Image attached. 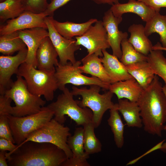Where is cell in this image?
Listing matches in <instances>:
<instances>
[{"label": "cell", "mask_w": 166, "mask_h": 166, "mask_svg": "<svg viewBox=\"0 0 166 166\" xmlns=\"http://www.w3.org/2000/svg\"><path fill=\"white\" fill-rule=\"evenodd\" d=\"M26 10L38 14L44 13L48 4L47 0H22Z\"/></svg>", "instance_id": "cell-33"}, {"label": "cell", "mask_w": 166, "mask_h": 166, "mask_svg": "<svg viewBox=\"0 0 166 166\" xmlns=\"http://www.w3.org/2000/svg\"><path fill=\"white\" fill-rule=\"evenodd\" d=\"M84 129L83 127L76 128L73 135L69 136L67 144L71 150L73 156L63 164V166H90L87 161L89 155L84 149Z\"/></svg>", "instance_id": "cell-16"}, {"label": "cell", "mask_w": 166, "mask_h": 166, "mask_svg": "<svg viewBox=\"0 0 166 166\" xmlns=\"http://www.w3.org/2000/svg\"><path fill=\"white\" fill-rule=\"evenodd\" d=\"M53 24L57 31L62 36L67 39H71L74 37L83 35L89 28L97 20L91 18L82 23H76L71 22H60L51 17Z\"/></svg>", "instance_id": "cell-22"}, {"label": "cell", "mask_w": 166, "mask_h": 166, "mask_svg": "<svg viewBox=\"0 0 166 166\" xmlns=\"http://www.w3.org/2000/svg\"><path fill=\"white\" fill-rule=\"evenodd\" d=\"M71 0H51L44 13L47 16H53L54 12Z\"/></svg>", "instance_id": "cell-35"}, {"label": "cell", "mask_w": 166, "mask_h": 166, "mask_svg": "<svg viewBox=\"0 0 166 166\" xmlns=\"http://www.w3.org/2000/svg\"><path fill=\"white\" fill-rule=\"evenodd\" d=\"M117 109L123 116L128 127L141 128L143 126L140 109L137 102L126 99L118 100Z\"/></svg>", "instance_id": "cell-23"}, {"label": "cell", "mask_w": 166, "mask_h": 166, "mask_svg": "<svg viewBox=\"0 0 166 166\" xmlns=\"http://www.w3.org/2000/svg\"><path fill=\"white\" fill-rule=\"evenodd\" d=\"M160 49L162 50H164L166 51V48H164L162 46L161 44L158 42L155 45H153L152 47V49Z\"/></svg>", "instance_id": "cell-41"}, {"label": "cell", "mask_w": 166, "mask_h": 166, "mask_svg": "<svg viewBox=\"0 0 166 166\" xmlns=\"http://www.w3.org/2000/svg\"><path fill=\"white\" fill-rule=\"evenodd\" d=\"M0 0L1 1H2V0Z\"/></svg>", "instance_id": "cell-44"}, {"label": "cell", "mask_w": 166, "mask_h": 166, "mask_svg": "<svg viewBox=\"0 0 166 166\" xmlns=\"http://www.w3.org/2000/svg\"><path fill=\"white\" fill-rule=\"evenodd\" d=\"M26 46L19 36L18 31L0 35V52L6 55L26 48Z\"/></svg>", "instance_id": "cell-27"}, {"label": "cell", "mask_w": 166, "mask_h": 166, "mask_svg": "<svg viewBox=\"0 0 166 166\" xmlns=\"http://www.w3.org/2000/svg\"><path fill=\"white\" fill-rule=\"evenodd\" d=\"M18 32L19 37L25 43L27 49L25 62L37 68L36 52L44 39L49 37L48 30L42 27H37Z\"/></svg>", "instance_id": "cell-15"}, {"label": "cell", "mask_w": 166, "mask_h": 166, "mask_svg": "<svg viewBox=\"0 0 166 166\" xmlns=\"http://www.w3.org/2000/svg\"><path fill=\"white\" fill-rule=\"evenodd\" d=\"M102 52V62L113 83L133 78L116 56L109 53L106 50H103Z\"/></svg>", "instance_id": "cell-20"}, {"label": "cell", "mask_w": 166, "mask_h": 166, "mask_svg": "<svg viewBox=\"0 0 166 166\" xmlns=\"http://www.w3.org/2000/svg\"><path fill=\"white\" fill-rule=\"evenodd\" d=\"M0 137L8 140L15 144L7 115H0Z\"/></svg>", "instance_id": "cell-34"}, {"label": "cell", "mask_w": 166, "mask_h": 166, "mask_svg": "<svg viewBox=\"0 0 166 166\" xmlns=\"http://www.w3.org/2000/svg\"><path fill=\"white\" fill-rule=\"evenodd\" d=\"M27 52L26 48L14 56H0V95H3L5 91L11 87L14 82L11 77L14 74H17L19 66L25 62Z\"/></svg>", "instance_id": "cell-12"}, {"label": "cell", "mask_w": 166, "mask_h": 166, "mask_svg": "<svg viewBox=\"0 0 166 166\" xmlns=\"http://www.w3.org/2000/svg\"><path fill=\"white\" fill-rule=\"evenodd\" d=\"M12 100L4 95H0V115H8L11 107Z\"/></svg>", "instance_id": "cell-36"}, {"label": "cell", "mask_w": 166, "mask_h": 166, "mask_svg": "<svg viewBox=\"0 0 166 166\" xmlns=\"http://www.w3.org/2000/svg\"><path fill=\"white\" fill-rule=\"evenodd\" d=\"M98 4H108L112 6L119 2V0H91Z\"/></svg>", "instance_id": "cell-40"}, {"label": "cell", "mask_w": 166, "mask_h": 166, "mask_svg": "<svg viewBox=\"0 0 166 166\" xmlns=\"http://www.w3.org/2000/svg\"><path fill=\"white\" fill-rule=\"evenodd\" d=\"M51 17H46L45 21L47 26L49 37L58 54L59 63L64 65L70 61L74 64L77 61L75 53L80 49V45L77 44L76 39H67L61 35L54 28Z\"/></svg>", "instance_id": "cell-11"}, {"label": "cell", "mask_w": 166, "mask_h": 166, "mask_svg": "<svg viewBox=\"0 0 166 166\" xmlns=\"http://www.w3.org/2000/svg\"><path fill=\"white\" fill-rule=\"evenodd\" d=\"M53 116V112L47 106L42 107L38 113L24 117L8 115L15 144H20L31 133L50 121Z\"/></svg>", "instance_id": "cell-7"}, {"label": "cell", "mask_w": 166, "mask_h": 166, "mask_svg": "<svg viewBox=\"0 0 166 166\" xmlns=\"http://www.w3.org/2000/svg\"><path fill=\"white\" fill-rule=\"evenodd\" d=\"M6 151H0V166H8Z\"/></svg>", "instance_id": "cell-39"}, {"label": "cell", "mask_w": 166, "mask_h": 166, "mask_svg": "<svg viewBox=\"0 0 166 166\" xmlns=\"http://www.w3.org/2000/svg\"><path fill=\"white\" fill-rule=\"evenodd\" d=\"M17 78L3 94L12 99L15 104L14 106L11 107L10 114L21 117L38 113L46 104V101L31 93L22 77L17 75Z\"/></svg>", "instance_id": "cell-4"}, {"label": "cell", "mask_w": 166, "mask_h": 166, "mask_svg": "<svg viewBox=\"0 0 166 166\" xmlns=\"http://www.w3.org/2000/svg\"><path fill=\"white\" fill-rule=\"evenodd\" d=\"M9 166H62L68 159L65 152L51 143L28 141L6 152Z\"/></svg>", "instance_id": "cell-1"}, {"label": "cell", "mask_w": 166, "mask_h": 166, "mask_svg": "<svg viewBox=\"0 0 166 166\" xmlns=\"http://www.w3.org/2000/svg\"><path fill=\"white\" fill-rule=\"evenodd\" d=\"M70 130L69 127L64 126L63 124L53 118L31 133L22 143L28 141L51 143L63 150L68 158H69L73 156L67 144L68 138L71 135Z\"/></svg>", "instance_id": "cell-8"}, {"label": "cell", "mask_w": 166, "mask_h": 166, "mask_svg": "<svg viewBox=\"0 0 166 166\" xmlns=\"http://www.w3.org/2000/svg\"><path fill=\"white\" fill-rule=\"evenodd\" d=\"M121 46L122 55L120 60L124 65L147 61V56L136 51L128 42V38H124L122 41Z\"/></svg>", "instance_id": "cell-31"}, {"label": "cell", "mask_w": 166, "mask_h": 166, "mask_svg": "<svg viewBox=\"0 0 166 166\" xmlns=\"http://www.w3.org/2000/svg\"><path fill=\"white\" fill-rule=\"evenodd\" d=\"M144 32L148 37L153 33L159 35L162 46L166 48V15H162L157 11L153 16L146 22Z\"/></svg>", "instance_id": "cell-26"}, {"label": "cell", "mask_w": 166, "mask_h": 166, "mask_svg": "<svg viewBox=\"0 0 166 166\" xmlns=\"http://www.w3.org/2000/svg\"><path fill=\"white\" fill-rule=\"evenodd\" d=\"M145 3L156 11L160 12L161 8H166V0H138Z\"/></svg>", "instance_id": "cell-37"}, {"label": "cell", "mask_w": 166, "mask_h": 166, "mask_svg": "<svg viewBox=\"0 0 166 166\" xmlns=\"http://www.w3.org/2000/svg\"><path fill=\"white\" fill-rule=\"evenodd\" d=\"M125 66L129 73L143 89L147 88L151 84L155 75L147 61L138 62Z\"/></svg>", "instance_id": "cell-25"}, {"label": "cell", "mask_w": 166, "mask_h": 166, "mask_svg": "<svg viewBox=\"0 0 166 166\" xmlns=\"http://www.w3.org/2000/svg\"><path fill=\"white\" fill-rule=\"evenodd\" d=\"M81 61L82 65H80L79 68L81 73L90 74L105 83H113L102 62L101 57L95 54H88Z\"/></svg>", "instance_id": "cell-21"}, {"label": "cell", "mask_w": 166, "mask_h": 166, "mask_svg": "<svg viewBox=\"0 0 166 166\" xmlns=\"http://www.w3.org/2000/svg\"><path fill=\"white\" fill-rule=\"evenodd\" d=\"M58 54L49 37L45 38L39 47L36 54L38 69L47 71L55 69L59 63Z\"/></svg>", "instance_id": "cell-18"}, {"label": "cell", "mask_w": 166, "mask_h": 166, "mask_svg": "<svg viewBox=\"0 0 166 166\" xmlns=\"http://www.w3.org/2000/svg\"><path fill=\"white\" fill-rule=\"evenodd\" d=\"M110 9L116 17H121L125 13H132L138 15L146 22L157 12L145 3L138 0H128L124 3L118 2L112 5Z\"/></svg>", "instance_id": "cell-17"}, {"label": "cell", "mask_w": 166, "mask_h": 166, "mask_svg": "<svg viewBox=\"0 0 166 166\" xmlns=\"http://www.w3.org/2000/svg\"><path fill=\"white\" fill-rule=\"evenodd\" d=\"M77 43L86 49L88 54H95L102 57V51L110 47L106 31L102 21H97L81 36L75 37Z\"/></svg>", "instance_id": "cell-10"}, {"label": "cell", "mask_w": 166, "mask_h": 166, "mask_svg": "<svg viewBox=\"0 0 166 166\" xmlns=\"http://www.w3.org/2000/svg\"><path fill=\"white\" fill-rule=\"evenodd\" d=\"M147 61L155 75L160 77L166 84V58L162 50L152 49L147 55Z\"/></svg>", "instance_id": "cell-32"}, {"label": "cell", "mask_w": 166, "mask_h": 166, "mask_svg": "<svg viewBox=\"0 0 166 166\" xmlns=\"http://www.w3.org/2000/svg\"><path fill=\"white\" fill-rule=\"evenodd\" d=\"M110 116L107 121L113 136L117 147L121 148L124 144V125L121 120L117 109V104L114 108L109 110Z\"/></svg>", "instance_id": "cell-28"}, {"label": "cell", "mask_w": 166, "mask_h": 166, "mask_svg": "<svg viewBox=\"0 0 166 166\" xmlns=\"http://www.w3.org/2000/svg\"><path fill=\"white\" fill-rule=\"evenodd\" d=\"M62 93L57 97L56 101L47 106L53 112V118L59 123L63 124L67 115L74 121L78 125L83 126L93 122V113L89 109L82 107L74 100L73 95L65 87Z\"/></svg>", "instance_id": "cell-6"}, {"label": "cell", "mask_w": 166, "mask_h": 166, "mask_svg": "<svg viewBox=\"0 0 166 166\" xmlns=\"http://www.w3.org/2000/svg\"><path fill=\"white\" fill-rule=\"evenodd\" d=\"M163 90L166 97V84L163 86ZM164 130L166 131V123L165 125Z\"/></svg>", "instance_id": "cell-43"}, {"label": "cell", "mask_w": 166, "mask_h": 166, "mask_svg": "<svg viewBox=\"0 0 166 166\" xmlns=\"http://www.w3.org/2000/svg\"><path fill=\"white\" fill-rule=\"evenodd\" d=\"M22 0H3L0 3V21L17 17L25 10Z\"/></svg>", "instance_id": "cell-29"}, {"label": "cell", "mask_w": 166, "mask_h": 166, "mask_svg": "<svg viewBox=\"0 0 166 166\" xmlns=\"http://www.w3.org/2000/svg\"><path fill=\"white\" fill-rule=\"evenodd\" d=\"M89 88L86 87L78 88L73 86L71 91L73 96L81 97V101L77 100L78 105L82 107L88 108L93 113V122L95 128L100 124L104 114L108 109L116 106L112 101L113 93L109 91L103 94L100 93L101 88L97 85H92Z\"/></svg>", "instance_id": "cell-5"}, {"label": "cell", "mask_w": 166, "mask_h": 166, "mask_svg": "<svg viewBox=\"0 0 166 166\" xmlns=\"http://www.w3.org/2000/svg\"><path fill=\"white\" fill-rule=\"evenodd\" d=\"M130 37L128 41L137 52L147 56L152 50L150 40L144 32V26L141 24H133L128 28Z\"/></svg>", "instance_id": "cell-24"}, {"label": "cell", "mask_w": 166, "mask_h": 166, "mask_svg": "<svg viewBox=\"0 0 166 166\" xmlns=\"http://www.w3.org/2000/svg\"><path fill=\"white\" fill-rule=\"evenodd\" d=\"M159 149L164 152H166V141L163 142Z\"/></svg>", "instance_id": "cell-42"}, {"label": "cell", "mask_w": 166, "mask_h": 166, "mask_svg": "<svg viewBox=\"0 0 166 166\" xmlns=\"http://www.w3.org/2000/svg\"><path fill=\"white\" fill-rule=\"evenodd\" d=\"M81 63V61H77L74 64L70 61L64 65L58 63L55 72L58 89L61 91L66 84H70L75 86L97 85L104 89L109 90L110 84L96 77H88L82 74L79 68Z\"/></svg>", "instance_id": "cell-9"}, {"label": "cell", "mask_w": 166, "mask_h": 166, "mask_svg": "<svg viewBox=\"0 0 166 166\" xmlns=\"http://www.w3.org/2000/svg\"><path fill=\"white\" fill-rule=\"evenodd\" d=\"M143 90L134 78L111 84L109 89L116 95L118 100L126 99L135 102L137 101Z\"/></svg>", "instance_id": "cell-19"}, {"label": "cell", "mask_w": 166, "mask_h": 166, "mask_svg": "<svg viewBox=\"0 0 166 166\" xmlns=\"http://www.w3.org/2000/svg\"><path fill=\"white\" fill-rule=\"evenodd\" d=\"M122 20L121 17L115 16L110 9L104 14L102 22L106 31L108 41L113 54L120 59L122 55L121 43L124 38H128V34L119 30L118 26Z\"/></svg>", "instance_id": "cell-14"}, {"label": "cell", "mask_w": 166, "mask_h": 166, "mask_svg": "<svg viewBox=\"0 0 166 166\" xmlns=\"http://www.w3.org/2000/svg\"><path fill=\"white\" fill-rule=\"evenodd\" d=\"M84 149L88 155L98 153L102 149V144L94 133L95 128L93 122L87 123L83 126Z\"/></svg>", "instance_id": "cell-30"}, {"label": "cell", "mask_w": 166, "mask_h": 166, "mask_svg": "<svg viewBox=\"0 0 166 166\" xmlns=\"http://www.w3.org/2000/svg\"><path fill=\"white\" fill-rule=\"evenodd\" d=\"M55 69L47 71L37 69L25 62L19 66L17 75L24 78L27 88L32 94L41 97L46 101H52L54 93L58 87L55 76Z\"/></svg>", "instance_id": "cell-3"}, {"label": "cell", "mask_w": 166, "mask_h": 166, "mask_svg": "<svg viewBox=\"0 0 166 166\" xmlns=\"http://www.w3.org/2000/svg\"><path fill=\"white\" fill-rule=\"evenodd\" d=\"M137 102L144 131L161 137L166 123V97L157 75L144 89Z\"/></svg>", "instance_id": "cell-2"}, {"label": "cell", "mask_w": 166, "mask_h": 166, "mask_svg": "<svg viewBox=\"0 0 166 166\" xmlns=\"http://www.w3.org/2000/svg\"><path fill=\"white\" fill-rule=\"evenodd\" d=\"M18 146L11 141L4 138L0 137V150L8 151L9 152L14 150Z\"/></svg>", "instance_id": "cell-38"}, {"label": "cell", "mask_w": 166, "mask_h": 166, "mask_svg": "<svg viewBox=\"0 0 166 166\" xmlns=\"http://www.w3.org/2000/svg\"><path fill=\"white\" fill-rule=\"evenodd\" d=\"M46 16L44 13L37 14L25 10L17 17L7 21L6 24L1 26L0 34L3 35L37 27L47 29V26L45 21Z\"/></svg>", "instance_id": "cell-13"}]
</instances>
